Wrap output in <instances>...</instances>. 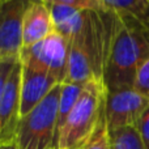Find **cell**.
<instances>
[{"mask_svg":"<svg viewBox=\"0 0 149 149\" xmlns=\"http://www.w3.org/2000/svg\"><path fill=\"white\" fill-rule=\"evenodd\" d=\"M102 4L116 16L131 18L149 30V0H102Z\"/></svg>","mask_w":149,"mask_h":149,"instance_id":"obj_10","label":"cell"},{"mask_svg":"<svg viewBox=\"0 0 149 149\" xmlns=\"http://www.w3.org/2000/svg\"><path fill=\"white\" fill-rule=\"evenodd\" d=\"M56 85H59V81L49 72L21 64V118L30 113L38 103H41Z\"/></svg>","mask_w":149,"mask_h":149,"instance_id":"obj_8","label":"cell"},{"mask_svg":"<svg viewBox=\"0 0 149 149\" xmlns=\"http://www.w3.org/2000/svg\"><path fill=\"white\" fill-rule=\"evenodd\" d=\"M62 84L20 119L15 136L17 149H58V107Z\"/></svg>","mask_w":149,"mask_h":149,"instance_id":"obj_3","label":"cell"},{"mask_svg":"<svg viewBox=\"0 0 149 149\" xmlns=\"http://www.w3.org/2000/svg\"><path fill=\"white\" fill-rule=\"evenodd\" d=\"M55 33L54 21L46 0L30 1L24 15L22 47L33 46Z\"/></svg>","mask_w":149,"mask_h":149,"instance_id":"obj_9","label":"cell"},{"mask_svg":"<svg viewBox=\"0 0 149 149\" xmlns=\"http://www.w3.org/2000/svg\"><path fill=\"white\" fill-rule=\"evenodd\" d=\"M68 47V39L55 31L33 46L22 47L18 60L24 65L46 71L63 84L67 77Z\"/></svg>","mask_w":149,"mask_h":149,"instance_id":"obj_4","label":"cell"},{"mask_svg":"<svg viewBox=\"0 0 149 149\" xmlns=\"http://www.w3.org/2000/svg\"><path fill=\"white\" fill-rule=\"evenodd\" d=\"M113 149H144L135 127H127L110 132Z\"/></svg>","mask_w":149,"mask_h":149,"instance_id":"obj_12","label":"cell"},{"mask_svg":"<svg viewBox=\"0 0 149 149\" xmlns=\"http://www.w3.org/2000/svg\"><path fill=\"white\" fill-rule=\"evenodd\" d=\"M106 89L100 80L84 85L81 94L59 131L58 149H84L105 113Z\"/></svg>","mask_w":149,"mask_h":149,"instance_id":"obj_2","label":"cell"},{"mask_svg":"<svg viewBox=\"0 0 149 149\" xmlns=\"http://www.w3.org/2000/svg\"><path fill=\"white\" fill-rule=\"evenodd\" d=\"M85 84H72V82H64L62 84L59 98V107H58V139H59V131L63 127L68 114L71 113L74 103L77 102Z\"/></svg>","mask_w":149,"mask_h":149,"instance_id":"obj_11","label":"cell"},{"mask_svg":"<svg viewBox=\"0 0 149 149\" xmlns=\"http://www.w3.org/2000/svg\"><path fill=\"white\" fill-rule=\"evenodd\" d=\"M132 89L149 100V56L140 64L135 76Z\"/></svg>","mask_w":149,"mask_h":149,"instance_id":"obj_14","label":"cell"},{"mask_svg":"<svg viewBox=\"0 0 149 149\" xmlns=\"http://www.w3.org/2000/svg\"><path fill=\"white\" fill-rule=\"evenodd\" d=\"M28 0H0V60L18 59L22 49L24 15Z\"/></svg>","mask_w":149,"mask_h":149,"instance_id":"obj_6","label":"cell"},{"mask_svg":"<svg viewBox=\"0 0 149 149\" xmlns=\"http://www.w3.org/2000/svg\"><path fill=\"white\" fill-rule=\"evenodd\" d=\"M84 149H113L111 136L110 132H109L107 124H106L105 113H103V116L101 119L100 124H98L97 130H95L94 135L89 140V143L84 147Z\"/></svg>","mask_w":149,"mask_h":149,"instance_id":"obj_13","label":"cell"},{"mask_svg":"<svg viewBox=\"0 0 149 149\" xmlns=\"http://www.w3.org/2000/svg\"><path fill=\"white\" fill-rule=\"evenodd\" d=\"M20 88H21V63L20 60L12 70L7 80L3 97L0 101V144L15 141L20 115Z\"/></svg>","mask_w":149,"mask_h":149,"instance_id":"obj_7","label":"cell"},{"mask_svg":"<svg viewBox=\"0 0 149 149\" xmlns=\"http://www.w3.org/2000/svg\"><path fill=\"white\" fill-rule=\"evenodd\" d=\"M17 62L18 59H15V58H8V59L0 60V101H1L7 80L9 77L10 72H12V70L15 68V65L17 64Z\"/></svg>","mask_w":149,"mask_h":149,"instance_id":"obj_15","label":"cell"},{"mask_svg":"<svg viewBox=\"0 0 149 149\" xmlns=\"http://www.w3.org/2000/svg\"><path fill=\"white\" fill-rule=\"evenodd\" d=\"M135 128H136L140 140H141L143 148L149 149V107L141 115V118H140V120L135 126Z\"/></svg>","mask_w":149,"mask_h":149,"instance_id":"obj_16","label":"cell"},{"mask_svg":"<svg viewBox=\"0 0 149 149\" xmlns=\"http://www.w3.org/2000/svg\"><path fill=\"white\" fill-rule=\"evenodd\" d=\"M149 56V30L127 17H119L103 67L107 93L132 89L140 64Z\"/></svg>","mask_w":149,"mask_h":149,"instance_id":"obj_1","label":"cell"},{"mask_svg":"<svg viewBox=\"0 0 149 149\" xmlns=\"http://www.w3.org/2000/svg\"><path fill=\"white\" fill-rule=\"evenodd\" d=\"M149 107V100L134 89L106 92L105 118L109 132L135 127Z\"/></svg>","mask_w":149,"mask_h":149,"instance_id":"obj_5","label":"cell"},{"mask_svg":"<svg viewBox=\"0 0 149 149\" xmlns=\"http://www.w3.org/2000/svg\"><path fill=\"white\" fill-rule=\"evenodd\" d=\"M0 149H17V147H16L15 141H10L7 144H0Z\"/></svg>","mask_w":149,"mask_h":149,"instance_id":"obj_17","label":"cell"}]
</instances>
